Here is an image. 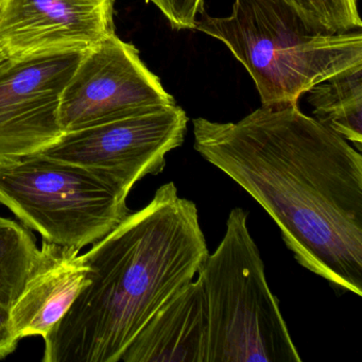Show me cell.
Wrapping results in <instances>:
<instances>
[{
    "label": "cell",
    "mask_w": 362,
    "mask_h": 362,
    "mask_svg": "<svg viewBox=\"0 0 362 362\" xmlns=\"http://www.w3.org/2000/svg\"><path fill=\"white\" fill-rule=\"evenodd\" d=\"M9 310L7 307L0 305V359L13 353L20 342L12 327Z\"/></svg>",
    "instance_id": "16"
},
{
    "label": "cell",
    "mask_w": 362,
    "mask_h": 362,
    "mask_svg": "<svg viewBox=\"0 0 362 362\" xmlns=\"http://www.w3.org/2000/svg\"><path fill=\"white\" fill-rule=\"evenodd\" d=\"M153 4L175 30L194 29L204 10V0H147Z\"/></svg>",
    "instance_id": "15"
},
{
    "label": "cell",
    "mask_w": 362,
    "mask_h": 362,
    "mask_svg": "<svg viewBox=\"0 0 362 362\" xmlns=\"http://www.w3.org/2000/svg\"><path fill=\"white\" fill-rule=\"evenodd\" d=\"M194 29L243 65L262 107L298 105L315 84L362 65L361 30L320 33L287 0H234L230 16L203 11Z\"/></svg>",
    "instance_id": "3"
},
{
    "label": "cell",
    "mask_w": 362,
    "mask_h": 362,
    "mask_svg": "<svg viewBox=\"0 0 362 362\" xmlns=\"http://www.w3.org/2000/svg\"><path fill=\"white\" fill-rule=\"evenodd\" d=\"M116 0H0L6 59L86 52L115 35Z\"/></svg>",
    "instance_id": "9"
},
{
    "label": "cell",
    "mask_w": 362,
    "mask_h": 362,
    "mask_svg": "<svg viewBox=\"0 0 362 362\" xmlns=\"http://www.w3.org/2000/svg\"><path fill=\"white\" fill-rule=\"evenodd\" d=\"M187 124V114L177 103L158 105L64 133L40 154L83 167L128 198L139 180L164 170L167 154L183 145Z\"/></svg>",
    "instance_id": "6"
},
{
    "label": "cell",
    "mask_w": 362,
    "mask_h": 362,
    "mask_svg": "<svg viewBox=\"0 0 362 362\" xmlns=\"http://www.w3.org/2000/svg\"><path fill=\"white\" fill-rule=\"evenodd\" d=\"M79 252L43 241L37 264L9 310L20 340L45 338L90 283L88 266Z\"/></svg>",
    "instance_id": "10"
},
{
    "label": "cell",
    "mask_w": 362,
    "mask_h": 362,
    "mask_svg": "<svg viewBox=\"0 0 362 362\" xmlns=\"http://www.w3.org/2000/svg\"><path fill=\"white\" fill-rule=\"evenodd\" d=\"M175 103L139 49L115 33L83 52L61 95L59 120L71 132Z\"/></svg>",
    "instance_id": "7"
},
{
    "label": "cell",
    "mask_w": 362,
    "mask_h": 362,
    "mask_svg": "<svg viewBox=\"0 0 362 362\" xmlns=\"http://www.w3.org/2000/svg\"><path fill=\"white\" fill-rule=\"evenodd\" d=\"M192 124L196 151L270 215L296 262L361 296V152L298 105Z\"/></svg>",
    "instance_id": "1"
},
{
    "label": "cell",
    "mask_w": 362,
    "mask_h": 362,
    "mask_svg": "<svg viewBox=\"0 0 362 362\" xmlns=\"http://www.w3.org/2000/svg\"><path fill=\"white\" fill-rule=\"evenodd\" d=\"M313 118L362 150V65L315 84L306 93Z\"/></svg>",
    "instance_id": "12"
},
{
    "label": "cell",
    "mask_w": 362,
    "mask_h": 362,
    "mask_svg": "<svg viewBox=\"0 0 362 362\" xmlns=\"http://www.w3.org/2000/svg\"><path fill=\"white\" fill-rule=\"evenodd\" d=\"M83 52L0 63V163L42 153L62 137L61 95Z\"/></svg>",
    "instance_id": "8"
},
{
    "label": "cell",
    "mask_w": 362,
    "mask_h": 362,
    "mask_svg": "<svg viewBox=\"0 0 362 362\" xmlns=\"http://www.w3.org/2000/svg\"><path fill=\"white\" fill-rule=\"evenodd\" d=\"M5 60V56H4L3 52H0V63L4 62Z\"/></svg>",
    "instance_id": "17"
},
{
    "label": "cell",
    "mask_w": 362,
    "mask_h": 362,
    "mask_svg": "<svg viewBox=\"0 0 362 362\" xmlns=\"http://www.w3.org/2000/svg\"><path fill=\"white\" fill-rule=\"evenodd\" d=\"M0 204L44 241L81 251L129 215L126 197L92 171L42 154L0 163Z\"/></svg>",
    "instance_id": "5"
},
{
    "label": "cell",
    "mask_w": 362,
    "mask_h": 362,
    "mask_svg": "<svg viewBox=\"0 0 362 362\" xmlns=\"http://www.w3.org/2000/svg\"><path fill=\"white\" fill-rule=\"evenodd\" d=\"M308 26L320 33L361 30L359 0H287Z\"/></svg>",
    "instance_id": "14"
},
{
    "label": "cell",
    "mask_w": 362,
    "mask_h": 362,
    "mask_svg": "<svg viewBox=\"0 0 362 362\" xmlns=\"http://www.w3.org/2000/svg\"><path fill=\"white\" fill-rule=\"evenodd\" d=\"M120 361L207 362L206 306L198 279L156 311Z\"/></svg>",
    "instance_id": "11"
},
{
    "label": "cell",
    "mask_w": 362,
    "mask_h": 362,
    "mask_svg": "<svg viewBox=\"0 0 362 362\" xmlns=\"http://www.w3.org/2000/svg\"><path fill=\"white\" fill-rule=\"evenodd\" d=\"M209 254L196 204L164 184L147 206L82 254L90 283L44 338V362H119Z\"/></svg>",
    "instance_id": "2"
},
{
    "label": "cell",
    "mask_w": 362,
    "mask_h": 362,
    "mask_svg": "<svg viewBox=\"0 0 362 362\" xmlns=\"http://www.w3.org/2000/svg\"><path fill=\"white\" fill-rule=\"evenodd\" d=\"M39 256L40 247L29 228L0 217V305L11 308Z\"/></svg>",
    "instance_id": "13"
},
{
    "label": "cell",
    "mask_w": 362,
    "mask_h": 362,
    "mask_svg": "<svg viewBox=\"0 0 362 362\" xmlns=\"http://www.w3.org/2000/svg\"><path fill=\"white\" fill-rule=\"evenodd\" d=\"M207 315V362H300L247 213L233 209L215 252L198 271Z\"/></svg>",
    "instance_id": "4"
}]
</instances>
